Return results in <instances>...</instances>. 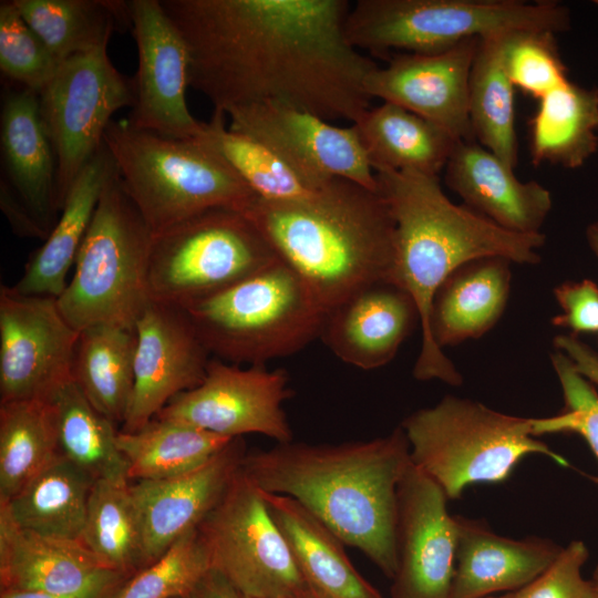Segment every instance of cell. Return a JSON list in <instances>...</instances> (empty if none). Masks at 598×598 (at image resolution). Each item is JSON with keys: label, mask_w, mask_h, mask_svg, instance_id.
<instances>
[{"label": "cell", "mask_w": 598, "mask_h": 598, "mask_svg": "<svg viewBox=\"0 0 598 598\" xmlns=\"http://www.w3.org/2000/svg\"><path fill=\"white\" fill-rule=\"evenodd\" d=\"M114 571L82 542L20 527L0 504V590L74 594Z\"/></svg>", "instance_id": "cell-25"}, {"label": "cell", "mask_w": 598, "mask_h": 598, "mask_svg": "<svg viewBox=\"0 0 598 598\" xmlns=\"http://www.w3.org/2000/svg\"><path fill=\"white\" fill-rule=\"evenodd\" d=\"M412 464L431 477L448 499L475 483H498L529 454L561 465L567 461L533 433L532 417L493 410L481 402L445 395L408 415L401 424Z\"/></svg>", "instance_id": "cell-6"}, {"label": "cell", "mask_w": 598, "mask_h": 598, "mask_svg": "<svg viewBox=\"0 0 598 598\" xmlns=\"http://www.w3.org/2000/svg\"><path fill=\"white\" fill-rule=\"evenodd\" d=\"M299 598H330L320 590L316 589L315 587L310 586L308 584V587L305 589V591L301 594Z\"/></svg>", "instance_id": "cell-51"}, {"label": "cell", "mask_w": 598, "mask_h": 598, "mask_svg": "<svg viewBox=\"0 0 598 598\" xmlns=\"http://www.w3.org/2000/svg\"><path fill=\"white\" fill-rule=\"evenodd\" d=\"M561 312L551 320L570 334L598 333V285L590 279L565 281L554 289Z\"/></svg>", "instance_id": "cell-45"}, {"label": "cell", "mask_w": 598, "mask_h": 598, "mask_svg": "<svg viewBox=\"0 0 598 598\" xmlns=\"http://www.w3.org/2000/svg\"><path fill=\"white\" fill-rule=\"evenodd\" d=\"M80 331L55 297L0 288V403L47 400L72 380Z\"/></svg>", "instance_id": "cell-14"}, {"label": "cell", "mask_w": 598, "mask_h": 598, "mask_svg": "<svg viewBox=\"0 0 598 598\" xmlns=\"http://www.w3.org/2000/svg\"><path fill=\"white\" fill-rule=\"evenodd\" d=\"M537 101L528 122L532 164L582 166L598 150V89L568 81Z\"/></svg>", "instance_id": "cell-32"}, {"label": "cell", "mask_w": 598, "mask_h": 598, "mask_svg": "<svg viewBox=\"0 0 598 598\" xmlns=\"http://www.w3.org/2000/svg\"><path fill=\"white\" fill-rule=\"evenodd\" d=\"M94 482L59 452L11 499L0 504L22 528L82 542Z\"/></svg>", "instance_id": "cell-31"}, {"label": "cell", "mask_w": 598, "mask_h": 598, "mask_svg": "<svg viewBox=\"0 0 598 598\" xmlns=\"http://www.w3.org/2000/svg\"><path fill=\"white\" fill-rule=\"evenodd\" d=\"M416 323L413 299L392 282H379L331 310L320 337L341 361L373 370L392 361Z\"/></svg>", "instance_id": "cell-23"}, {"label": "cell", "mask_w": 598, "mask_h": 598, "mask_svg": "<svg viewBox=\"0 0 598 598\" xmlns=\"http://www.w3.org/2000/svg\"><path fill=\"white\" fill-rule=\"evenodd\" d=\"M550 359L563 389L565 408L553 416L532 417L533 433L535 436L577 433L598 461V392L563 352L555 350Z\"/></svg>", "instance_id": "cell-43"}, {"label": "cell", "mask_w": 598, "mask_h": 598, "mask_svg": "<svg viewBox=\"0 0 598 598\" xmlns=\"http://www.w3.org/2000/svg\"><path fill=\"white\" fill-rule=\"evenodd\" d=\"M443 489L412 462L398 487L391 598H451L457 520Z\"/></svg>", "instance_id": "cell-16"}, {"label": "cell", "mask_w": 598, "mask_h": 598, "mask_svg": "<svg viewBox=\"0 0 598 598\" xmlns=\"http://www.w3.org/2000/svg\"><path fill=\"white\" fill-rule=\"evenodd\" d=\"M0 204L3 214L17 235L45 240L49 235L48 231L43 229L19 197L3 182H1L0 188Z\"/></svg>", "instance_id": "cell-46"}, {"label": "cell", "mask_w": 598, "mask_h": 598, "mask_svg": "<svg viewBox=\"0 0 598 598\" xmlns=\"http://www.w3.org/2000/svg\"><path fill=\"white\" fill-rule=\"evenodd\" d=\"M457 546L451 598H486L514 592L538 577L563 547L536 536L514 539L485 522L456 516Z\"/></svg>", "instance_id": "cell-24"}, {"label": "cell", "mask_w": 598, "mask_h": 598, "mask_svg": "<svg viewBox=\"0 0 598 598\" xmlns=\"http://www.w3.org/2000/svg\"><path fill=\"white\" fill-rule=\"evenodd\" d=\"M480 39L436 53H400L365 79L371 99L396 104L457 141H476L468 112V81Z\"/></svg>", "instance_id": "cell-20"}, {"label": "cell", "mask_w": 598, "mask_h": 598, "mask_svg": "<svg viewBox=\"0 0 598 598\" xmlns=\"http://www.w3.org/2000/svg\"><path fill=\"white\" fill-rule=\"evenodd\" d=\"M0 141L4 167L17 196L49 234L59 213L56 161L37 92L21 87L4 94Z\"/></svg>", "instance_id": "cell-26"}, {"label": "cell", "mask_w": 598, "mask_h": 598, "mask_svg": "<svg viewBox=\"0 0 598 598\" xmlns=\"http://www.w3.org/2000/svg\"><path fill=\"white\" fill-rule=\"evenodd\" d=\"M506 34L480 39L468 81V112L476 142L511 169L518 163L515 86L503 56Z\"/></svg>", "instance_id": "cell-35"}, {"label": "cell", "mask_w": 598, "mask_h": 598, "mask_svg": "<svg viewBox=\"0 0 598 598\" xmlns=\"http://www.w3.org/2000/svg\"><path fill=\"white\" fill-rule=\"evenodd\" d=\"M486 598H514V592H506L505 595L498 597H486Z\"/></svg>", "instance_id": "cell-53"}, {"label": "cell", "mask_w": 598, "mask_h": 598, "mask_svg": "<svg viewBox=\"0 0 598 598\" xmlns=\"http://www.w3.org/2000/svg\"><path fill=\"white\" fill-rule=\"evenodd\" d=\"M132 575L114 571L92 585L74 594H51L29 590H0V598H112L116 589Z\"/></svg>", "instance_id": "cell-48"}, {"label": "cell", "mask_w": 598, "mask_h": 598, "mask_svg": "<svg viewBox=\"0 0 598 598\" xmlns=\"http://www.w3.org/2000/svg\"><path fill=\"white\" fill-rule=\"evenodd\" d=\"M210 569L198 530L181 537L158 560L130 576L112 598H174L190 595Z\"/></svg>", "instance_id": "cell-40"}, {"label": "cell", "mask_w": 598, "mask_h": 598, "mask_svg": "<svg viewBox=\"0 0 598 598\" xmlns=\"http://www.w3.org/2000/svg\"><path fill=\"white\" fill-rule=\"evenodd\" d=\"M60 61L20 14L13 1L0 4V69L22 87L39 92Z\"/></svg>", "instance_id": "cell-42"}, {"label": "cell", "mask_w": 598, "mask_h": 598, "mask_svg": "<svg viewBox=\"0 0 598 598\" xmlns=\"http://www.w3.org/2000/svg\"><path fill=\"white\" fill-rule=\"evenodd\" d=\"M136 344L135 330L99 324L80 331L72 379L114 424H123L131 402Z\"/></svg>", "instance_id": "cell-33"}, {"label": "cell", "mask_w": 598, "mask_h": 598, "mask_svg": "<svg viewBox=\"0 0 598 598\" xmlns=\"http://www.w3.org/2000/svg\"><path fill=\"white\" fill-rule=\"evenodd\" d=\"M37 94L55 154L60 213L74 181L104 145L113 114L134 105V84L101 48L61 61Z\"/></svg>", "instance_id": "cell-12"}, {"label": "cell", "mask_w": 598, "mask_h": 598, "mask_svg": "<svg viewBox=\"0 0 598 598\" xmlns=\"http://www.w3.org/2000/svg\"><path fill=\"white\" fill-rule=\"evenodd\" d=\"M375 177L394 221L391 282L417 308L421 347L427 342L434 295L460 266L483 257H503L519 265L540 262L544 233H512L464 204H454L442 189L439 175L384 171Z\"/></svg>", "instance_id": "cell-4"}, {"label": "cell", "mask_w": 598, "mask_h": 598, "mask_svg": "<svg viewBox=\"0 0 598 598\" xmlns=\"http://www.w3.org/2000/svg\"><path fill=\"white\" fill-rule=\"evenodd\" d=\"M555 35L520 31L507 34L504 40L503 56L509 80L536 100L569 81Z\"/></svg>", "instance_id": "cell-41"}, {"label": "cell", "mask_w": 598, "mask_h": 598, "mask_svg": "<svg viewBox=\"0 0 598 598\" xmlns=\"http://www.w3.org/2000/svg\"><path fill=\"white\" fill-rule=\"evenodd\" d=\"M12 1L25 22L60 62L107 48L114 30L130 25L127 1Z\"/></svg>", "instance_id": "cell-36"}, {"label": "cell", "mask_w": 598, "mask_h": 598, "mask_svg": "<svg viewBox=\"0 0 598 598\" xmlns=\"http://www.w3.org/2000/svg\"><path fill=\"white\" fill-rule=\"evenodd\" d=\"M53 409L59 452L94 481L127 475L115 424L101 414L72 380L48 399Z\"/></svg>", "instance_id": "cell-37"}, {"label": "cell", "mask_w": 598, "mask_h": 598, "mask_svg": "<svg viewBox=\"0 0 598 598\" xmlns=\"http://www.w3.org/2000/svg\"><path fill=\"white\" fill-rule=\"evenodd\" d=\"M231 437L166 419L154 417L134 432H117L127 477L156 481L188 473L223 450Z\"/></svg>", "instance_id": "cell-34"}, {"label": "cell", "mask_w": 598, "mask_h": 598, "mask_svg": "<svg viewBox=\"0 0 598 598\" xmlns=\"http://www.w3.org/2000/svg\"><path fill=\"white\" fill-rule=\"evenodd\" d=\"M104 145L153 235L213 208L244 212L256 197L203 138H173L112 121Z\"/></svg>", "instance_id": "cell-5"}, {"label": "cell", "mask_w": 598, "mask_h": 598, "mask_svg": "<svg viewBox=\"0 0 598 598\" xmlns=\"http://www.w3.org/2000/svg\"><path fill=\"white\" fill-rule=\"evenodd\" d=\"M216 359L265 365L320 337L326 313L300 277L279 259L186 309Z\"/></svg>", "instance_id": "cell-7"}, {"label": "cell", "mask_w": 598, "mask_h": 598, "mask_svg": "<svg viewBox=\"0 0 598 598\" xmlns=\"http://www.w3.org/2000/svg\"><path fill=\"white\" fill-rule=\"evenodd\" d=\"M59 453L48 400L0 403V502L11 499Z\"/></svg>", "instance_id": "cell-38"}, {"label": "cell", "mask_w": 598, "mask_h": 598, "mask_svg": "<svg viewBox=\"0 0 598 598\" xmlns=\"http://www.w3.org/2000/svg\"><path fill=\"white\" fill-rule=\"evenodd\" d=\"M512 264L503 257L477 258L443 281L433 298L427 342L413 367L416 380L462 384L461 373L443 349L477 339L498 322L509 296Z\"/></svg>", "instance_id": "cell-17"}, {"label": "cell", "mask_w": 598, "mask_h": 598, "mask_svg": "<svg viewBox=\"0 0 598 598\" xmlns=\"http://www.w3.org/2000/svg\"><path fill=\"white\" fill-rule=\"evenodd\" d=\"M306 581L330 598H382L354 568L343 542L290 496L260 491Z\"/></svg>", "instance_id": "cell-28"}, {"label": "cell", "mask_w": 598, "mask_h": 598, "mask_svg": "<svg viewBox=\"0 0 598 598\" xmlns=\"http://www.w3.org/2000/svg\"><path fill=\"white\" fill-rule=\"evenodd\" d=\"M226 114L214 111L199 136L217 151L262 202L297 205L323 195L334 179L299 168L266 144L226 125Z\"/></svg>", "instance_id": "cell-30"}, {"label": "cell", "mask_w": 598, "mask_h": 598, "mask_svg": "<svg viewBox=\"0 0 598 598\" xmlns=\"http://www.w3.org/2000/svg\"><path fill=\"white\" fill-rule=\"evenodd\" d=\"M278 260L243 212L213 208L153 235L150 301L186 310Z\"/></svg>", "instance_id": "cell-10"}, {"label": "cell", "mask_w": 598, "mask_h": 598, "mask_svg": "<svg viewBox=\"0 0 598 598\" xmlns=\"http://www.w3.org/2000/svg\"><path fill=\"white\" fill-rule=\"evenodd\" d=\"M569 28L568 8L547 0H358L344 25L352 47L377 56L392 50L436 53L472 38Z\"/></svg>", "instance_id": "cell-8"}, {"label": "cell", "mask_w": 598, "mask_h": 598, "mask_svg": "<svg viewBox=\"0 0 598 598\" xmlns=\"http://www.w3.org/2000/svg\"><path fill=\"white\" fill-rule=\"evenodd\" d=\"M228 127L248 135L315 176L344 179L378 190L354 126H338L310 112L279 104L229 111Z\"/></svg>", "instance_id": "cell-19"}, {"label": "cell", "mask_w": 598, "mask_h": 598, "mask_svg": "<svg viewBox=\"0 0 598 598\" xmlns=\"http://www.w3.org/2000/svg\"><path fill=\"white\" fill-rule=\"evenodd\" d=\"M243 213L326 316L358 291L391 282L394 221L378 190L336 179L311 202L277 205L255 198Z\"/></svg>", "instance_id": "cell-3"}, {"label": "cell", "mask_w": 598, "mask_h": 598, "mask_svg": "<svg viewBox=\"0 0 598 598\" xmlns=\"http://www.w3.org/2000/svg\"><path fill=\"white\" fill-rule=\"evenodd\" d=\"M410 464L400 425L368 441L277 443L247 452L240 471L258 489L298 501L392 579L398 567V487Z\"/></svg>", "instance_id": "cell-2"}, {"label": "cell", "mask_w": 598, "mask_h": 598, "mask_svg": "<svg viewBox=\"0 0 598 598\" xmlns=\"http://www.w3.org/2000/svg\"><path fill=\"white\" fill-rule=\"evenodd\" d=\"M130 27L138 66L130 125L173 138H196L205 122L195 118L186 103L188 54L178 30L161 0L127 1Z\"/></svg>", "instance_id": "cell-15"}, {"label": "cell", "mask_w": 598, "mask_h": 598, "mask_svg": "<svg viewBox=\"0 0 598 598\" xmlns=\"http://www.w3.org/2000/svg\"><path fill=\"white\" fill-rule=\"evenodd\" d=\"M246 453L243 436L235 437L188 473L130 485L140 530L141 569L198 527L225 494Z\"/></svg>", "instance_id": "cell-21"}, {"label": "cell", "mask_w": 598, "mask_h": 598, "mask_svg": "<svg viewBox=\"0 0 598 598\" xmlns=\"http://www.w3.org/2000/svg\"><path fill=\"white\" fill-rule=\"evenodd\" d=\"M135 331L134 385L123 432L142 429L175 396L199 385L210 361L182 308L150 301Z\"/></svg>", "instance_id": "cell-18"}, {"label": "cell", "mask_w": 598, "mask_h": 598, "mask_svg": "<svg viewBox=\"0 0 598 598\" xmlns=\"http://www.w3.org/2000/svg\"><path fill=\"white\" fill-rule=\"evenodd\" d=\"M188 54V85L214 111L300 109L353 124L378 66L346 35V0H161Z\"/></svg>", "instance_id": "cell-1"}, {"label": "cell", "mask_w": 598, "mask_h": 598, "mask_svg": "<svg viewBox=\"0 0 598 598\" xmlns=\"http://www.w3.org/2000/svg\"><path fill=\"white\" fill-rule=\"evenodd\" d=\"M588 557L585 543L571 540L538 577L514 591V598H592L591 580L581 575Z\"/></svg>", "instance_id": "cell-44"}, {"label": "cell", "mask_w": 598, "mask_h": 598, "mask_svg": "<svg viewBox=\"0 0 598 598\" xmlns=\"http://www.w3.org/2000/svg\"><path fill=\"white\" fill-rule=\"evenodd\" d=\"M192 598H244L220 574L209 569L190 592Z\"/></svg>", "instance_id": "cell-49"}, {"label": "cell", "mask_w": 598, "mask_h": 598, "mask_svg": "<svg viewBox=\"0 0 598 598\" xmlns=\"http://www.w3.org/2000/svg\"><path fill=\"white\" fill-rule=\"evenodd\" d=\"M244 597V596H243ZM244 598H248V597H244Z\"/></svg>", "instance_id": "cell-56"}, {"label": "cell", "mask_w": 598, "mask_h": 598, "mask_svg": "<svg viewBox=\"0 0 598 598\" xmlns=\"http://www.w3.org/2000/svg\"><path fill=\"white\" fill-rule=\"evenodd\" d=\"M291 396L289 377L266 365L240 368L210 359L203 382L175 396L155 416L183 422L227 436L266 435L277 443L292 441L283 410Z\"/></svg>", "instance_id": "cell-13"}, {"label": "cell", "mask_w": 598, "mask_h": 598, "mask_svg": "<svg viewBox=\"0 0 598 598\" xmlns=\"http://www.w3.org/2000/svg\"><path fill=\"white\" fill-rule=\"evenodd\" d=\"M590 580L592 584V598H598V565L596 566Z\"/></svg>", "instance_id": "cell-52"}, {"label": "cell", "mask_w": 598, "mask_h": 598, "mask_svg": "<svg viewBox=\"0 0 598 598\" xmlns=\"http://www.w3.org/2000/svg\"><path fill=\"white\" fill-rule=\"evenodd\" d=\"M594 3L598 7V0H595Z\"/></svg>", "instance_id": "cell-55"}, {"label": "cell", "mask_w": 598, "mask_h": 598, "mask_svg": "<svg viewBox=\"0 0 598 598\" xmlns=\"http://www.w3.org/2000/svg\"><path fill=\"white\" fill-rule=\"evenodd\" d=\"M352 125L374 173L439 175L457 142L434 123L389 102L370 107Z\"/></svg>", "instance_id": "cell-29"}, {"label": "cell", "mask_w": 598, "mask_h": 598, "mask_svg": "<svg viewBox=\"0 0 598 598\" xmlns=\"http://www.w3.org/2000/svg\"><path fill=\"white\" fill-rule=\"evenodd\" d=\"M197 530L210 569L244 597L299 598L308 587L259 489L240 468Z\"/></svg>", "instance_id": "cell-11"}, {"label": "cell", "mask_w": 598, "mask_h": 598, "mask_svg": "<svg viewBox=\"0 0 598 598\" xmlns=\"http://www.w3.org/2000/svg\"><path fill=\"white\" fill-rule=\"evenodd\" d=\"M444 173L446 186L472 210L508 231L542 234L553 206L550 192L536 181H519L478 142L457 141Z\"/></svg>", "instance_id": "cell-22"}, {"label": "cell", "mask_w": 598, "mask_h": 598, "mask_svg": "<svg viewBox=\"0 0 598 598\" xmlns=\"http://www.w3.org/2000/svg\"><path fill=\"white\" fill-rule=\"evenodd\" d=\"M127 475L93 483L82 543L107 568L134 575L141 570L137 517Z\"/></svg>", "instance_id": "cell-39"}, {"label": "cell", "mask_w": 598, "mask_h": 598, "mask_svg": "<svg viewBox=\"0 0 598 598\" xmlns=\"http://www.w3.org/2000/svg\"><path fill=\"white\" fill-rule=\"evenodd\" d=\"M114 169L113 159L103 145L74 181L55 225L43 245L31 255L14 290L55 298L62 295L69 282L66 275L75 262L103 188Z\"/></svg>", "instance_id": "cell-27"}, {"label": "cell", "mask_w": 598, "mask_h": 598, "mask_svg": "<svg viewBox=\"0 0 598 598\" xmlns=\"http://www.w3.org/2000/svg\"><path fill=\"white\" fill-rule=\"evenodd\" d=\"M554 347L573 362L585 379L598 386V352L573 334L556 336Z\"/></svg>", "instance_id": "cell-47"}, {"label": "cell", "mask_w": 598, "mask_h": 598, "mask_svg": "<svg viewBox=\"0 0 598 598\" xmlns=\"http://www.w3.org/2000/svg\"><path fill=\"white\" fill-rule=\"evenodd\" d=\"M152 240L153 233L115 168L79 249L74 274L56 298L74 329L104 324L135 330L150 302L146 278Z\"/></svg>", "instance_id": "cell-9"}, {"label": "cell", "mask_w": 598, "mask_h": 598, "mask_svg": "<svg viewBox=\"0 0 598 598\" xmlns=\"http://www.w3.org/2000/svg\"><path fill=\"white\" fill-rule=\"evenodd\" d=\"M586 238L590 249L598 258V219L587 227Z\"/></svg>", "instance_id": "cell-50"}, {"label": "cell", "mask_w": 598, "mask_h": 598, "mask_svg": "<svg viewBox=\"0 0 598 598\" xmlns=\"http://www.w3.org/2000/svg\"><path fill=\"white\" fill-rule=\"evenodd\" d=\"M174 598H192L190 595H185V596H178V597H174Z\"/></svg>", "instance_id": "cell-54"}]
</instances>
